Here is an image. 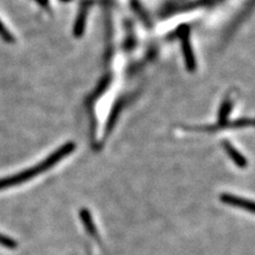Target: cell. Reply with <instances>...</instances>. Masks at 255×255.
<instances>
[{"instance_id":"cell-1","label":"cell","mask_w":255,"mask_h":255,"mask_svg":"<svg viewBox=\"0 0 255 255\" xmlns=\"http://www.w3.org/2000/svg\"><path fill=\"white\" fill-rule=\"evenodd\" d=\"M75 148H76V146L74 142H67L63 147L59 148L57 151H54L51 155L48 156L46 159H44L43 162L37 164L36 166L31 167V168H29L27 170H23L19 173L11 175V177L0 179V190L21 184V183L27 182V181L31 180L32 178L36 177V175L47 171L48 169L51 168V167H53L55 164L59 163L62 158L69 155L75 150Z\"/></svg>"},{"instance_id":"cell-2","label":"cell","mask_w":255,"mask_h":255,"mask_svg":"<svg viewBox=\"0 0 255 255\" xmlns=\"http://www.w3.org/2000/svg\"><path fill=\"white\" fill-rule=\"evenodd\" d=\"M220 201L226 203L228 205H232L235 207H239V209H243L246 211H249L250 213L254 212V204L250 200H246L244 198L237 197L231 194H222L220 195Z\"/></svg>"},{"instance_id":"cell-3","label":"cell","mask_w":255,"mask_h":255,"mask_svg":"<svg viewBox=\"0 0 255 255\" xmlns=\"http://www.w3.org/2000/svg\"><path fill=\"white\" fill-rule=\"evenodd\" d=\"M223 147H225L226 151L228 152V154L231 156V158L233 159V162L235 163L236 166L241 167V168H245L248 165V162H247V159L244 157V155L238 152V151L231 145L229 141H223Z\"/></svg>"},{"instance_id":"cell-4","label":"cell","mask_w":255,"mask_h":255,"mask_svg":"<svg viewBox=\"0 0 255 255\" xmlns=\"http://www.w3.org/2000/svg\"><path fill=\"white\" fill-rule=\"evenodd\" d=\"M183 50H184V57L186 61V65L189 70H194L196 67V62L194 59V53L191 51V47L188 41L187 34H183Z\"/></svg>"},{"instance_id":"cell-5","label":"cell","mask_w":255,"mask_h":255,"mask_svg":"<svg viewBox=\"0 0 255 255\" xmlns=\"http://www.w3.org/2000/svg\"><path fill=\"white\" fill-rule=\"evenodd\" d=\"M80 217H81L82 223H83V226L85 227V229L87 230V232H89L92 236L97 237V230H96V227L94 225V221L92 219L90 212L87 211L86 209L81 210V211H80Z\"/></svg>"},{"instance_id":"cell-6","label":"cell","mask_w":255,"mask_h":255,"mask_svg":"<svg viewBox=\"0 0 255 255\" xmlns=\"http://www.w3.org/2000/svg\"><path fill=\"white\" fill-rule=\"evenodd\" d=\"M84 25H85V10L83 9L79 15V18L77 20V23L75 26V35L80 36L82 34V32L84 30Z\"/></svg>"},{"instance_id":"cell-7","label":"cell","mask_w":255,"mask_h":255,"mask_svg":"<svg viewBox=\"0 0 255 255\" xmlns=\"http://www.w3.org/2000/svg\"><path fill=\"white\" fill-rule=\"evenodd\" d=\"M0 245L3 246L4 248L10 249V250H13L16 248V247H17V243H16L14 239H12L9 236H5L1 233H0Z\"/></svg>"},{"instance_id":"cell-8","label":"cell","mask_w":255,"mask_h":255,"mask_svg":"<svg viewBox=\"0 0 255 255\" xmlns=\"http://www.w3.org/2000/svg\"><path fill=\"white\" fill-rule=\"evenodd\" d=\"M0 37H1L3 41H5L6 43H13L14 42V37L11 34V32L4 27V25L1 21H0Z\"/></svg>"},{"instance_id":"cell-9","label":"cell","mask_w":255,"mask_h":255,"mask_svg":"<svg viewBox=\"0 0 255 255\" xmlns=\"http://www.w3.org/2000/svg\"><path fill=\"white\" fill-rule=\"evenodd\" d=\"M37 1L41 3L42 5H44V6H46L48 4V0H37Z\"/></svg>"}]
</instances>
